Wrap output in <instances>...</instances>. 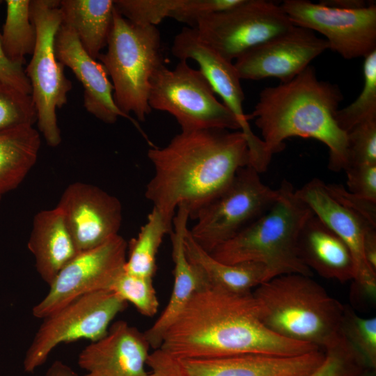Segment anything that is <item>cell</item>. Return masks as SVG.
Wrapping results in <instances>:
<instances>
[{"label":"cell","instance_id":"1","mask_svg":"<svg viewBox=\"0 0 376 376\" xmlns=\"http://www.w3.org/2000/svg\"><path fill=\"white\" fill-rule=\"evenodd\" d=\"M159 348L179 359L244 353L295 356L320 349L268 329L252 292L235 293L207 284L173 321Z\"/></svg>","mask_w":376,"mask_h":376},{"label":"cell","instance_id":"2","mask_svg":"<svg viewBox=\"0 0 376 376\" xmlns=\"http://www.w3.org/2000/svg\"><path fill=\"white\" fill-rule=\"evenodd\" d=\"M148 157L154 174L145 196L153 207L172 218L182 205L191 219L228 186L239 169L251 166L241 130L181 132L166 146L149 148Z\"/></svg>","mask_w":376,"mask_h":376},{"label":"cell","instance_id":"3","mask_svg":"<svg viewBox=\"0 0 376 376\" xmlns=\"http://www.w3.org/2000/svg\"><path fill=\"white\" fill-rule=\"evenodd\" d=\"M343 99L340 88L319 79L310 65L290 81L264 88L249 115L270 157L288 138H311L328 148L329 169L340 171L348 164L347 133L336 120Z\"/></svg>","mask_w":376,"mask_h":376},{"label":"cell","instance_id":"4","mask_svg":"<svg viewBox=\"0 0 376 376\" xmlns=\"http://www.w3.org/2000/svg\"><path fill=\"white\" fill-rule=\"evenodd\" d=\"M252 294L261 322L277 335L323 351L343 338L340 327L345 306L311 276L280 275L258 286Z\"/></svg>","mask_w":376,"mask_h":376},{"label":"cell","instance_id":"5","mask_svg":"<svg viewBox=\"0 0 376 376\" xmlns=\"http://www.w3.org/2000/svg\"><path fill=\"white\" fill-rule=\"evenodd\" d=\"M270 208L210 254L226 264L262 263L273 278L288 274L312 276L301 260L298 239L306 221L313 214L297 196L292 184L283 180Z\"/></svg>","mask_w":376,"mask_h":376},{"label":"cell","instance_id":"6","mask_svg":"<svg viewBox=\"0 0 376 376\" xmlns=\"http://www.w3.org/2000/svg\"><path fill=\"white\" fill-rule=\"evenodd\" d=\"M107 47L97 59L111 79L116 106L144 121L152 111L148 103L152 79L164 65L159 31L155 26L134 24L115 8Z\"/></svg>","mask_w":376,"mask_h":376},{"label":"cell","instance_id":"7","mask_svg":"<svg viewBox=\"0 0 376 376\" xmlns=\"http://www.w3.org/2000/svg\"><path fill=\"white\" fill-rule=\"evenodd\" d=\"M59 5L58 0H31V19L37 38L32 58L24 70L31 86L39 132L51 147L61 142L56 111L67 103L72 88L54 50L55 37L62 24Z\"/></svg>","mask_w":376,"mask_h":376},{"label":"cell","instance_id":"8","mask_svg":"<svg viewBox=\"0 0 376 376\" xmlns=\"http://www.w3.org/2000/svg\"><path fill=\"white\" fill-rule=\"evenodd\" d=\"M148 103L151 109L172 115L181 132L241 130L236 117L217 99L202 71L185 60L172 70L165 65L159 69L151 81Z\"/></svg>","mask_w":376,"mask_h":376},{"label":"cell","instance_id":"9","mask_svg":"<svg viewBox=\"0 0 376 376\" xmlns=\"http://www.w3.org/2000/svg\"><path fill=\"white\" fill-rule=\"evenodd\" d=\"M278 195L279 189L263 183L252 166L241 168L223 191L194 214L196 222L189 233L210 253L266 212Z\"/></svg>","mask_w":376,"mask_h":376},{"label":"cell","instance_id":"10","mask_svg":"<svg viewBox=\"0 0 376 376\" xmlns=\"http://www.w3.org/2000/svg\"><path fill=\"white\" fill-rule=\"evenodd\" d=\"M127 306L111 290H100L81 296L45 317L25 353L24 370L34 372L61 343L102 338Z\"/></svg>","mask_w":376,"mask_h":376},{"label":"cell","instance_id":"11","mask_svg":"<svg viewBox=\"0 0 376 376\" xmlns=\"http://www.w3.org/2000/svg\"><path fill=\"white\" fill-rule=\"evenodd\" d=\"M295 26L280 5L266 0H244L231 9L201 17L194 29L205 44L233 62Z\"/></svg>","mask_w":376,"mask_h":376},{"label":"cell","instance_id":"12","mask_svg":"<svg viewBox=\"0 0 376 376\" xmlns=\"http://www.w3.org/2000/svg\"><path fill=\"white\" fill-rule=\"evenodd\" d=\"M292 24L324 36L329 49L345 59L364 58L376 50V6L338 8L308 0L280 4Z\"/></svg>","mask_w":376,"mask_h":376},{"label":"cell","instance_id":"13","mask_svg":"<svg viewBox=\"0 0 376 376\" xmlns=\"http://www.w3.org/2000/svg\"><path fill=\"white\" fill-rule=\"evenodd\" d=\"M127 242L118 235L104 244L79 252L57 274L47 295L32 308L43 319L84 295L109 290L124 271Z\"/></svg>","mask_w":376,"mask_h":376},{"label":"cell","instance_id":"14","mask_svg":"<svg viewBox=\"0 0 376 376\" xmlns=\"http://www.w3.org/2000/svg\"><path fill=\"white\" fill-rule=\"evenodd\" d=\"M174 56L180 60L196 61L214 93L236 117L241 131L246 137L251 156V166L258 173L267 170L272 158L260 138L252 131L249 114L243 109L244 94L240 77L233 62L229 61L205 44L194 28L184 27L174 38L171 47Z\"/></svg>","mask_w":376,"mask_h":376},{"label":"cell","instance_id":"15","mask_svg":"<svg viewBox=\"0 0 376 376\" xmlns=\"http://www.w3.org/2000/svg\"><path fill=\"white\" fill-rule=\"evenodd\" d=\"M328 49L325 39L312 31L295 26L249 50L233 64L241 79L257 81L274 77L286 83Z\"/></svg>","mask_w":376,"mask_h":376},{"label":"cell","instance_id":"16","mask_svg":"<svg viewBox=\"0 0 376 376\" xmlns=\"http://www.w3.org/2000/svg\"><path fill=\"white\" fill-rule=\"evenodd\" d=\"M64 218L78 252L97 247L119 235L123 220L120 201L95 185H68L56 206Z\"/></svg>","mask_w":376,"mask_h":376},{"label":"cell","instance_id":"17","mask_svg":"<svg viewBox=\"0 0 376 376\" xmlns=\"http://www.w3.org/2000/svg\"><path fill=\"white\" fill-rule=\"evenodd\" d=\"M296 194L346 244L354 259L356 285L368 297H375L376 272L365 259L363 242L366 230L376 226L337 201L319 178H313L296 189Z\"/></svg>","mask_w":376,"mask_h":376},{"label":"cell","instance_id":"18","mask_svg":"<svg viewBox=\"0 0 376 376\" xmlns=\"http://www.w3.org/2000/svg\"><path fill=\"white\" fill-rule=\"evenodd\" d=\"M54 50L58 61L71 69L84 87L86 110L100 120L116 123L119 117L129 120L148 141L138 122L123 113L113 96V85L101 63L91 57L84 49L76 33L61 24L55 40Z\"/></svg>","mask_w":376,"mask_h":376},{"label":"cell","instance_id":"19","mask_svg":"<svg viewBox=\"0 0 376 376\" xmlns=\"http://www.w3.org/2000/svg\"><path fill=\"white\" fill-rule=\"evenodd\" d=\"M150 347L143 333L119 320L81 351L78 365L86 371L84 376H148Z\"/></svg>","mask_w":376,"mask_h":376},{"label":"cell","instance_id":"20","mask_svg":"<svg viewBox=\"0 0 376 376\" xmlns=\"http://www.w3.org/2000/svg\"><path fill=\"white\" fill-rule=\"evenodd\" d=\"M324 357L320 349L295 356L244 353L180 360L188 376H305Z\"/></svg>","mask_w":376,"mask_h":376},{"label":"cell","instance_id":"21","mask_svg":"<svg viewBox=\"0 0 376 376\" xmlns=\"http://www.w3.org/2000/svg\"><path fill=\"white\" fill-rule=\"evenodd\" d=\"M189 218V212L185 206L180 205L177 208L170 233L174 263L172 292L163 312L154 324L143 332L150 347L155 350L160 347L165 333L194 295L207 285L202 275L186 256L184 239L188 230Z\"/></svg>","mask_w":376,"mask_h":376},{"label":"cell","instance_id":"22","mask_svg":"<svg viewBox=\"0 0 376 376\" xmlns=\"http://www.w3.org/2000/svg\"><path fill=\"white\" fill-rule=\"evenodd\" d=\"M297 246L304 263L322 277L341 283L354 280L355 268L350 250L314 214L304 224Z\"/></svg>","mask_w":376,"mask_h":376},{"label":"cell","instance_id":"23","mask_svg":"<svg viewBox=\"0 0 376 376\" xmlns=\"http://www.w3.org/2000/svg\"><path fill=\"white\" fill-rule=\"evenodd\" d=\"M28 248L34 257L37 272L48 285L79 253L56 207L34 216Z\"/></svg>","mask_w":376,"mask_h":376},{"label":"cell","instance_id":"24","mask_svg":"<svg viewBox=\"0 0 376 376\" xmlns=\"http://www.w3.org/2000/svg\"><path fill=\"white\" fill-rule=\"evenodd\" d=\"M187 258L207 285L235 293H249L273 279L262 263L246 262L226 264L215 259L200 246L187 230L184 239Z\"/></svg>","mask_w":376,"mask_h":376},{"label":"cell","instance_id":"25","mask_svg":"<svg viewBox=\"0 0 376 376\" xmlns=\"http://www.w3.org/2000/svg\"><path fill=\"white\" fill-rule=\"evenodd\" d=\"M62 24L77 35L87 53L97 59L107 47L113 24V0H61Z\"/></svg>","mask_w":376,"mask_h":376},{"label":"cell","instance_id":"26","mask_svg":"<svg viewBox=\"0 0 376 376\" xmlns=\"http://www.w3.org/2000/svg\"><path fill=\"white\" fill-rule=\"evenodd\" d=\"M40 132L23 125L0 133V195L17 188L37 162Z\"/></svg>","mask_w":376,"mask_h":376},{"label":"cell","instance_id":"27","mask_svg":"<svg viewBox=\"0 0 376 376\" xmlns=\"http://www.w3.org/2000/svg\"><path fill=\"white\" fill-rule=\"evenodd\" d=\"M173 218L152 207L137 236L127 243L125 272L135 276L153 278L159 248L164 236L170 234L173 229Z\"/></svg>","mask_w":376,"mask_h":376},{"label":"cell","instance_id":"28","mask_svg":"<svg viewBox=\"0 0 376 376\" xmlns=\"http://www.w3.org/2000/svg\"><path fill=\"white\" fill-rule=\"evenodd\" d=\"M6 17L0 35L2 48L12 62L22 65L25 56L32 54L36 31L31 19L30 0H6Z\"/></svg>","mask_w":376,"mask_h":376},{"label":"cell","instance_id":"29","mask_svg":"<svg viewBox=\"0 0 376 376\" xmlns=\"http://www.w3.org/2000/svg\"><path fill=\"white\" fill-rule=\"evenodd\" d=\"M363 58L361 92L354 101L336 113L338 126L346 133L366 120L376 118V50Z\"/></svg>","mask_w":376,"mask_h":376},{"label":"cell","instance_id":"30","mask_svg":"<svg viewBox=\"0 0 376 376\" xmlns=\"http://www.w3.org/2000/svg\"><path fill=\"white\" fill-rule=\"evenodd\" d=\"M341 333L368 368H376V318H362L345 306Z\"/></svg>","mask_w":376,"mask_h":376},{"label":"cell","instance_id":"31","mask_svg":"<svg viewBox=\"0 0 376 376\" xmlns=\"http://www.w3.org/2000/svg\"><path fill=\"white\" fill-rule=\"evenodd\" d=\"M109 290L133 304L144 316L152 317L157 313L159 301L152 278L132 275L124 270Z\"/></svg>","mask_w":376,"mask_h":376},{"label":"cell","instance_id":"32","mask_svg":"<svg viewBox=\"0 0 376 376\" xmlns=\"http://www.w3.org/2000/svg\"><path fill=\"white\" fill-rule=\"evenodd\" d=\"M37 122L31 95L25 94L0 80V133Z\"/></svg>","mask_w":376,"mask_h":376},{"label":"cell","instance_id":"33","mask_svg":"<svg viewBox=\"0 0 376 376\" xmlns=\"http://www.w3.org/2000/svg\"><path fill=\"white\" fill-rule=\"evenodd\" d=\"M181 0H114L116 10L138 26H157L171 17Z\"/></svg>","mask_w":376,"mask_h":376},{"label":"cell","instance_id":"34","mask_svg":"<svg viewBox=\"0 0 376 376\" xmlns=\"http://www.w3.org/2000/svg\"><path fill=\"white\" fill-rule=\"evenodd\" d=\"M324 352L323 363L305 376H357L368 368L344 336L338 344Z\"/></svg>","mask_w":376,"mask_h":376},{"label":"cell","instance_id":"35","mask_svg":"<svg viewBox=\"0 0 376 376\" xmlns=\"http://www.w3.org/2000/svg\"><path fill=\"white\" fill-rule=\"evenodd\" d=\"M347 167L376 164V118L366 120L347 132Z\"/></svg>","mask_w":376,"mask_h":376},{"label":"cell","instance_id":"36","mask_svg":"<svg viewBox=\"0 0 376 376\" xmlns=\"http://www.w3.org/2000/svg\"><path fill=\"white\" fill-rule=\"evenodd\" d=\"M243 1L244 0H181L180 6L173 11L171 17L194 28L201 17L231 9Z\"/></svg>","mask_w":376,"mask_h":376},{"label":"cell","instance_id":"37","mask_svg":"<svg viewBox=\"0 0 376 376\" xmlns=\"http://www.w3.org/2000/svg\"><path fill=\"white\" fill-rule=\"evenodd\" d=\"M344 171L350 192L376 202V164L350 165Z\"/></svg>","mask_w":376,"mask_h":376},{"label":"cell","instance_id":"38","mask_svg":"<svg viewBox=\"0 0 376 376\" xmlns=\"http://www.w3.org/2000/svg\"><path fill=\"white\" fill-rule=\"evenodd\" d=\"M326 187L340 204L376 226V202L352 194L340 185L326 184Z\"/></svg>","mask_w":376,"mask_h":376},{"label":"cell","instance_id":"39","mask_svg":"<svg viewBox=\"0 0 376 376\" xmlns=\"http://www.w3.org/2000/svg\"><path fill=\"white\" fill-rule=\"evenodd\" d=\"M147 366L150 368L148 376H188L180 360L161 348L150 353Z\"/></svg>","mask_w":376,"mask_h":376},{"label":"cell","instance_id":"40","mask_svg":"<svg viewBox=\"0 0 376 376\" xmlns=\"http://www.w3.org/2000/svg\"><path fill=\"white\" fill-rule=\"evenodd\" d=\"M0 1V4L1 3ZM0 80L14 88L28 95L31 86L22 65L10 61L5 54L0 40Z\"/></svg>","mask_w":376,"mask_h":376},{"label":"cell","instance_id":"41","mask_svg":"<svg viewBox=\"0 0 376 376\" xmlns=\"http://www.w3.org/2000/svg\"><path fill=\"white\" fill-rule=\"evenodd\" d=\"M363 249L367 263L376 272V227H370L366 230Z\"/></svg>","mask_w":376,"mask_h":376},{"label":"cell","instance_id":"42","mask_svg":"<svg viewBox=\"0 0 376 376\" xmlns=\"http://www.w3.org/2000/svg\"><path fill=\"white\" fill-rule=\"evenodd\" d=\"M44 376H78L70 366L61 361H54Z\"/></svg>","mask_w":376,"mask_h":376},{"label":"cell","instance_id":"43","mask_svg":"<svg viewBox=\"0 0 376 376\" xmlns=\"http://www.w3.org/2000/svg\"><path fill=\"white\" fill-rule=\"evenodd\" d=\"M322 3L338 8H360L367 6L368 4L361 0H323Z\"/></svg>","mask_w":376,"mask_h":376},{"label":"cell","instance_id":"44","mask_svg":"<svg viewBox=\"0 0 376 376\" xmlns=\"http://www.w3.org/2000/svg\"><path fill=\"white\" fill-rule=\"evenodd\" d=\"M357 376H376L375 369L366 368Z\"/></svg>","mask_w":376,"mask_h":376},{"label":"cell","instance_id":"45","mask_svg":"<svg viewBox=\"0 0 376 376\" xmlns=\"http://www.w3.org/2000/svg\"><path fill=\"white\" fill-rule=\"evenodd\" d=\"M1 196L0 195V201H1Z\"/></svg>","mask_w":376,"mask_h":376}]
</instances>
